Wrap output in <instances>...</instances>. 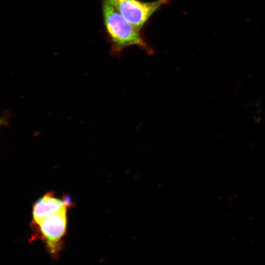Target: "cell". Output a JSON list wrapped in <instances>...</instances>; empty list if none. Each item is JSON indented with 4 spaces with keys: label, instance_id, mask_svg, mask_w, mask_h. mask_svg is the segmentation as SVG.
Instances as JSON below:
<instances>
[{
    "label": "cell",
    "instance_id": "5",
    "mask_svg": "<svg viewBox=\"0 0 265 265\" xmlns=\"http://www.w3.org/2000/svg\"><path fill=\"white\" fill-rule=\"evenodd\" d=\"M12 112L10 109L5 110L1 115L0 118V127L9 128L10 127L9 121L12 118Z\"/></svg>",
    "mask_w": 265,
    "mask_h": 265
},
{
    "label": "cell",
    "instance_id": "3",
    "mask_svg": "<svg viewBox=\"0 0 265 265\" xmlns=\"http://www.w3.org/2000/svg\"><path fill=\"white\" fill-rule=\"evenodd\" d=\"M67 208L47 217L38 224L42 238L52 253L57 250L59 241L66 233Z\"/></svg>",
    "mask_w": 265,
    "mask_h": 265
},
{
    "label": "cell",
    "instance_id": "2",
    "mask_svg": "<svg viewBox=\"0 0 265 265\" xmlns=\"http://www.w3.org/2000/svg\"><path fill=\"white\" fill-rule=\"evenodd\" d=\"M132 26L141 30L152 15L170 0L146 2L139 0H107Z\"/></svg>",
    "mask_w": 265,
    "mask_h": 265
},
{
    "label": "cell",
    "instance_id": "4",
    "mask_svg": "<svg viewBox=\"0 0 265 265\" xmlns=\"http://www.w3.org/2000/svg\"><path fill=\"white\" fill-rule=\"evenodd\" d=\"M70 206L71 203L66 198L61 200L54 197L52 193H48L39 199L33 206V222L38 225L44 219Z\"/></svg>",
    "mask_w": 265,
    "mask_h": 265
},
{
    "label": "cell",
    "instance_id": "1",
    "mask_svg": "<svg viewBox=\"0 0 265 265\" xmlns=\"http://www.w3.org/2000/svg\"><path fill=\"white\" fill-rule=\"evenodd\" d=\"M102 13L112 53H119L132 46L139 47L149 55L153 53V49L141 36L140 30L127 21L107 0H102Z\"/></svg>",
    "mask_w": 265,
    "mask_h": 265
}]
</instances>
